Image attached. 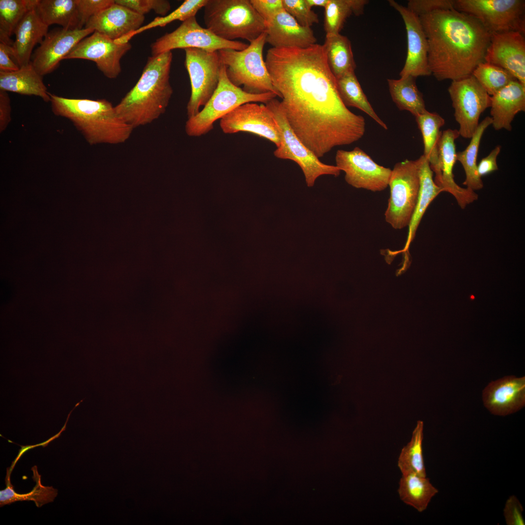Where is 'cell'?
Returning <instances> with one entry per match:
<instances>
[{"mask_svg": "<svg viewBox=\"0 0 525 525\" xmlns=\"http://www.w3.org/2000/svg\"><path fill=\"white\" fill-rule=\"evenodd\" d=\"M265 63L289 126L316 157L363 137L365 119L341 101L323 45L272 47Z\"/></svg>", "mask_w": 525, "mask_h": 525, "instance_id": "6da1fadb", "label": "cell"}, {"mask_svg": "<svg viewBox=\"0 0 525 525\" xmlns=\"http://www.w3.org/2000/svg\"><path fill=\"white\" fill-rule=\"evenodd\" d=\"M419 18L428 43L429 68L438 80L464 78L485 62L491 34L475 17L453 9Z\"/></svg>", "mask_w": 525, "mask_h": 525, "instance_id": "7a4b0ae2", "label": "cell"}, {"mask_svg": "<svg viewBox=\"0 0 525 525\" xmlns=\"http://www.w3.org/2000/svg\"><path fill=\"white\" fill-rule=\"evenodd\" d=\"M171 51L149 57L134 87L115 106L134 129L151 123L164 114L173 93L170 82Z\"/></svg>", "mask_w": 525, "mask_h": 525, "instance_id": "3957f363", "label": "cell"}, {"mask_svg": "<svg viewBox=\"0 0 525 525\" xmlns=\"http://www.w3.org/2000/svg\"><path fill=\"white\" fill-rule=\"evenodd\" d=\"M52 112L71 122L90 145L117 144L128 140L134 128L105 99H71L50 93Z\"/></svg>", "mask_w": 525, "mask_h": 525, "instance_id": "277c9868", "label": "cell"}, {"mask_svg": "<svg viewBox=\"0 0 525 525\" xmlns=\"http://www.w3.org/2000/svg\"><path fill=\"white\" fill-rule=\"evenodd\" d=\"M204 8L206 28L224 40L250 42L266 31L265 21L250 0H208Z\"/></svg>", "mask_w": 525, "mask_h": 525, "instance_id": "5b68a950", "label": "cell"}, {"mask_svg": "<svg viewBox=\"0 0 525 525\" xmlns=\"http://www.w3.org/2000/svg\"><path fill=\"white\" fill-rule=\"evenodd\" d=\"M266 37L264 32L243 50L227 49L218 52L227 76L234 85L243 86V90L249 93L274 92L279 96L263 58Z\"/></svg>", "mask_w": 525, "mask_h": 525, "instance_id": "8992f818", "label": "cell"}, {"mask_svg": "<svg viewBox=\"0 0 525 525\" xmlns=\"http://www.w3.org/2000/svg\"><path fill=\"white\" fill-rule=\"evenodd\" d=\"M277 96L274 92L260 94L246 92L229 80L226 67L222 64L217 88L203 109L188 119L185 126V132L189 136L200 137L211 131L217 120L221 119L238 106L251 102L265 104Z\"/></svg>", "mask_w": 525, "mask_h": 525, "instance_id": "52a82bcc", "label": "cell"}, {"mask_svg": "<svg viewBox=\"0 0 525 525\" xmlns=\"http://www.w3.org/2000/svg\"><path fill=\"white\" fill-rule=\"evenodd\" d=\"M265 105L272 112L280 134V143L274 151L275 157L297 163L302 171L309 187H313L321 175L337 176L340 175L341 171L336 166L321 162L300 140L289 126L280 101L274 98Z\"/></svg>", "mask_w": 525, "mask_h": 525, "instance_id": "ba28073f", "label": "cell"}, {"mask_svg": "<svg viewBox=\"0 0 525 525\" xmlns=\"http://www.w3.org/2000/svg\"><path fill=\"white\" fill-rule=\"evenodd\" d=\"M390 196L385 213V221L393 228L409 225L418 197L420 178L417 159L397 162L388 182Z\"/></svg>", "mask_w": 525, "mask_h": 525, "instance_id": "9c48e42d", "label": "cell"}, {"mask_svg": "<svg viewBox=\"0 0 525 525\" xmlns=\"http://www.w3.org/2000/svg\"><path fill=\"white\" fill-rule=\"evenodd\" d=\"M454 9L477 18L491 34L525 33L524 0H454Z\"/></svg>", "mask_w": 525, "mask_h": 525, "instance_id": "30bf717a", "label": "cell"}, {"mask_svg": "<svg viewBox=\"0 0 525 525\" xmlns=\"http://www.w3.org/2000/svg\"><path fill=\"white\" fill-rule=\"evenodd\" d=\"M185 66L188 72L191 94L187 105L188 118L196 115L217 88L222 63L218 51L187 48Z\"/></svg>", "mask_w": 525, "mask_h": 525, "instance_id": "8fae6325", "label": "cell"}, {"mask_svg": "<svg viewBox=\"0 0 525 525\" xmlns=\"http://www.w3.org/2000/svg\"><path fill=\"white\" fill-rule=\"evenodd\" d=\"M459 135L471 139L479 124L481 114L491 105V96L472 74L452 81L448 88Z\"/></svg>", "mask_w": 525, "mask_h": 525, "instance_id": "7c38bea8", "label": "cell"}, {"mask_svg": "<svg viewBox=\"0 0 525 525\" xmlns=\"http://www.w3.org/2000/svg\"><path fill=\"white\" fill-rule=\"evenodd\" d=\"M248 45L238 41H228L216 36L201 27L195 17L182 22L175 30L166 33L151 45L152 56L177 49L198 48L215 52L222 49L243 50Z\"/></svg>", "mask_w": 525, "mask_h": 525, "instance_id": "4fadbf2b", "label": "cell"}, {"mask_svg": "<svg viewBox=\"0 0 525 525\" xmlns=\"http://www.w3.org/2000/svg\"><path fill=\"white\" fill-rule=\"evenodd\" d=\"M335 159L336 166L345 172V179L351 186L372 192L382 191L388 186L391 169L376 163L360 148L338 150Z\"/></svg>", "mask_w": 525, "mask_h": 525, "instance_id": "5bb4252c", "label": "cell"}, {"mask_svg": "<svg viewBox=\"0 0 525 525\" xmlns=\"http://www.w3.org/2000/svg\"><path fill=\"white\" fill-rule=\"evenodd\" d=\"M220 126L226 134L249 132L269 140L277 147L280 143L278 124L265 105L251 102L241 105L220 119Z\"/></svg>", "mask_w": 525, "mask_h": 525, "instance_id": "9a60e30c", "label": "cell"}, {"mask_svg": "<svg viewBox=\"0 0 525 525\" xmlns=\"http://www.w3.org/2000/svg\"><path fill=\"white\" fill-rule=\"evenodd\" d=\"M129 42L117 44L98 32L81 40L64 58L92 61L108 78H116L121 72V59L131 49Z\"/></svg>", "mask_w": 525, "mask_h": 525, "instance_id": "2e32d148", "label": "cell"}, {"mask_svg": "<svg viewBox=\"0 0 525 525\" xmlns=\"http://www.w3.org/2000/svg\"><path fill=\"white\" fill-rule=\"evenodd\" d=\"M94 32L62 27L48 32L33 54L32 65L42 76L51 73L81 40Z\"/></svg>", "mask_w": 525, "mask_h": 525, "instance_id": "e0dca14e", "label": "cell"}, {"mask_svg": "<svg viewBox=\"0 0 525 525\" xmlns=\"http://www.w3.org/2000/svg\"><path fill=\"white\" fill-rule=\"evenodd\" d=\"M388 1L401 16L406 30L407 55L400 76L417 78L431 75L428 62L427 40L419 17L395 0Z\"/></svg>", "mask_w": 525, "mask_h": 525, "instance_id": "ac0fdd59", "label": "cell"}, {"mask_svg": "<svg viewBox=\"0 0 525 525\" xmlns=\"http://www.w3.org/2000/svg\"><path fill=\"white\" fill-rule=\"evenodd\" d=\"M485 62L506 70L525 86L524 35L514 31L491 34Z\"/></svg>", "mask_w": 525, "mask_h": 525, "instance_id": "d6986e66", "label": "cell"}, {"mask_svg": "<svg viewBox=\"0 0 525 525\" xmlns=\"http://www.w3.org/2000/svg\"><path fill=\"white\" fill-rule=\"evenodd\" d=\"M485 407L493 414L506 416L525 404V377L508 376L490 382L483 391Z\"/></svg>", "mask_w": 525, "mask_h": 525, "instance_id": "ffe728a7", "label": "cell"}, {"mask_svg": "<svg viewBox=\"0 0 525 525\" xmlns=\"http://www.w3.org/2000/svg\"><path fill=\"white\" fill-rule=\"evenodd\" d=\"M459 136L456 129H448L441 132L438 141L440 177L437 184L443 192L453 195L463 209L476 200L478 195L474 191L460 187L454 179L453 169L456 161L455 140Z\"/></svg>", "mask_w": 525, "mask_h": 525, "instance_id": "44dd1931", "label": "cell"}, {"mask_svg": "<svg viewBox=\"0 0 525 525\" xmlns=\"http://www.w3.org/2000/svg\"><path fill=\"white\" fill-rule=\"evenodd\" d=\"M420 178V188L417 201L415 210L408 227L406 241L403 248L401 250L391 251L388 250L386 258H393L399 253L404 254L402 267L407 268L410 265V260L408 248L414 240L416 231L420 221L427 208L432 201L441 192L442 189L434 181V173L426 158L422 155L417 159Z\"/></svg>", "mask_w": 525, "mask_h": 525, "instance_id": "7402d4cb", "label": "cell"}, {"mask_svg": "<svg viewBox=\"0 0 525 525\" xmlns=\"http://www.w3.org/2000/svg\"><path fill=\"white\" fill-rule=\"evenodd\" d=\"M265 33L266 43L273 48H306L316 42L311 27L300 25L285 9L266 23Z\"/></svg>", "mask_w": 525, "mask_h": 525, "instance_id": "603a6c76", "label": "cell"}, {"mask_svg": "<svg viewBox=\"0 0 525 525\" xmlns=\"http://www.w3.org/2000/svg\"><path fill=\"white\" fill-rule=\"evenodd\" d=\"M144 16L115 2L91 18L84 28L115 40L140 28Z\"/></svg>", "mask_w": 525, "mask_h": 525, "instance_id": "cb8c5ba5", "label": "cell"}, {"mask_svg": "<svg viewBox=\"0 0 525 525\" xmlns=\"http://www.w3.org/2000/svg\"><path fill=\"white\" fill-rule=\"evenodd\" d=\"M490 107L494 129L510 131L516 115L525 111V86L517 80L511 81L491 96Z\"/></svg>", "mask_w": 525, "mask_h": 525, "instance_id": "d4e9b609", "label": "cell"}, {"mask_svg": "<svg viewBox=\"0 0 525 525\" xmlns=\"http://www.w3.org/2000/svg\"><path fill=\"white\" fill-rule=\"evenodd\" d=\"M48 28L35 9L29 12L20 21L15 30L16 38L12 46L13 58L19 67L31 62L34 47L42 42Z\"/></svg>", "mask_w": 525, "mask_h": 525, "instance_id": "484cf974", "label": "cell"}, {"mask_svg": "<svg viewBox=\"0 0 525 525\" xmlns=\"http://www.w3.org/2000/svg\"><path fill=\"white\" fill-rule=\"evenodd\" d=\"M0 90L24 95H34L44 102H50V92L43 82L42 76L31 62L15 71L0 70Z\"/></svg>", "mask_w": 525, "mask_h": 525, "instance_id": "4316f807", "label": "cell"}, {"mask_svg": "<svg viewBox=\"0 0 525 525\" xmlns=\"http://www.w3.org/2000/svg\"><path fill=\"white\" fill-rule=\"evenodd\" d=\"M421 132L423 145V155L427 159L430 168L435 174L434 181L437 184L440 177L438 141L444 124V119L439 114L426 110L415 117Z\"/></svg>", "mask_w": 525, "mask_h": 525, "instance_id": "83f0119b", "label": "cell"}, {"mask_svg": "<svg viewBox=\"0 0 525 525\" xmlns=\"http://www.w3.org/2000/svg\"><path fill=\"white\" fill-rule=\"evenodd\" d=\"M398 492L403 502L422 512L438 490L426 476L408 472L402 474Z\"/></svg>", "mask_w": 525, "mask_h": 525, "instance_id": "f1b7e54d", "label": "cell"}, {"mask_svg": "<svg viewBox=\"0 0 525 525\" xmlns=\"http://www.w3.org/2000/svg\"><path fill=\"white\" fill-rule=\"evenodd\" d=\"M323 45L328 66L335 78L355 71L356 63L347 36L340 33L326 34Z\"/></svg>", "mask_w": 525, "mask_h": 525, "instance_id": "f546056e", "label": "cell"}, {"mask_svg": "<svg viewBox=\"0 0 525 525\" xmlns=\"http://www.w3.org/2000/svg\"><path fill=\"white\" fill-rule=\"evenodd\" d=\"M416 78L408 75L399 79H388L389 93L400 110H406L416 117L427 110L422 94L416 83Z\"/></svg>", "mask_w": 525, "mask_h": 525, "instance_id": "4dcf8cb0", "label": "cell"}, {"mask_svg": "<svg viewBox=\"0 0 525 525\" xmlns=\"http://www.w3.org/2000/svg\"><path fill=\"white\" fill-rule=\"evenodd\" d=\"M35 10L48 26L56 24L64 29H78L76 0H38Z\"/></svg>", "mask_w": 525, "mask_h": 525, "instance_id": "1f68e13d", "label": "cell"}, {"mask_svg": "<svg viewBox=\"0 0 525 525\" xmlns=\"http://www.w3.org/2000/svg\"><path fill=\"white\" fill-rule=\"evenodd\" d=\"M491 123V117H486L479 123L466 149L462 151L456 152V161H459L462 165L466 176L463 184L466 186V188L474 192L481 190L483 187L481 177L477 173V158L483 133Z\"/></svg>", "mask_w": 525, "mask_h": 525, "instance_id": "d6a6232c", "label": "cell"}, {"mask_svg": "<svg viewBox=\"0 0 525 525\" xmlns=\"http://www.w3.org/2000/svg\"><path fill=\"white\" fill-rule=\"evenodd\" d=\"M338 94L344 105L359 109L368 114L378 124L387 129L386 124L379 118L364 93L355 71L336 78Z\"/></svg>", "mask_w": 525, "mask_h": 525, "instance_id": "836d02e7", "label": "cell"}, {"mask_svg": "<svg viewBox=\"0 0 525 525\" xmlns=\"http://www.w3.org/2000/svg\"><path fill=\"white\" fill-rule=\"evenodd\" d=\"M38 0H0V42L12 46L11 39L24 17L35 9Z\"/></svg>", "mask_w": 525, "mask_h": 525, "instance_id": "e575fe53", "label": "cell"}, {"mask_svg": "<svg viewBox=\"0 0 525 525\" xmlns=\"http://www.w3.org/2000/svg\"><path fill=\"white\" fill-rule=\"evenodd\" d=\"M367 0H329L324 7V28L326 34H337L352 15L363 14Z\"/></svg>", "mask_w": 525, "mask_h": 525, "instance_id": "d590c367", "label": "cell"}, {"mask_svg": "<svg viewBox=\"0 0 525 525\" xmlns=\"http://www.w3.org/2000/svg\"><path fill=\"white\" fill-rule=\"evenodd\" d=\"M423 432V422L419 420L410 441L402 449L398 459V466L402 474L413 472L426 476L422 450Z\"/></svg>", "mask_w": 525, "mask_h": 525, "instance_id": "8d00e7d4", "label": "cell"}, {"mask_svg": "<svg viewBox=\"0 0 525 525\" xmlns=\"http://www.w3.org/2000/svg\"><path fill=\"white\" fill-rule=\"evenodd\" d=\"M208 0H186L177 8L165 16L158 17L146 25L114 40L117 44L129 42L134 36L157 27H163L176 20L182 22L195 17L197 12L206 4Z\"/></svg>", "mask_w": 525, "mask_h": 525, "instance_id": "74e56055", "label": "cell"}, {"mask_svg": "<svg viewBox=\"0 0 525 525\" xmlns=\"http://www.w3.org/2000/svg\"><path fill=\"white\" fill-rule=\"evenodd\" d=\"M472 74L490 96L517 80L506 70L486 62L479 64Z\"/></svg>", "mask_w": 525, "mask_h": 525, "instance_id": "f35d334b", "label": "cell"}, {"mask_svg": "<svg viewBox=\"0 0 525 525\" xmlns=\"http://www.w3.org/2000/svg\"><path fill=\"white\" fill-rule=\"evenodd\" d=\"M34 476L36 478V485L30 493L20 495L13 490V487L9 485L6 489L0 491V504L11 503L16 501L34 500L37 507L53 501L57 495V490L52 487H46L41 485L40 476L34 469Z\"/></svg>", "mask_w": 525, "mask_h": 525, "instance_id": "ab89813d", "label": "cell"}, {"mask_svg": "<svg viewBox=\"0 0 525 525\" xmlns=\"http://www.w3.org/2000/svg\"><path fill=\"white\" fill-rule=\"evenodd\" d=\"M284 9L301 26L310 27L319 22L317 15L306 0H282Z\"/></svg>", "mask_w": 525, "mask_h": 525, "instance_id": "60d3db41", "label": "cell"}, {"mask_svg": "<svg viewBox=\"0 0 525 525\" xmlns=\"http://www.w3.org/2000/svg\"><path fill=\"white\" fill-rule=\"evenodd\" d=\"M115 2L143 16L153 10L165 16L171 9L169 1L166 0H116Z\"/></svg>", "mask_w": 525, "mask_h": 525, "instance_id": "b9f144b4", "label": "cell"}, {"mask_svg": "<svg viewBox=\"0 0 525 525\" xmlns=\"http://www.w3.org/2000/svg\"><path fill=\"white\" fill-rule=\"evenodd\" d=\"M79 25L83 29L89 19L115 2L113 0H76Z\"/></svg>", "mask_w": 525, "mask_h": 525, "instance_id": "7bdbcfd3", "label": "cell"}, {"mask_svg": "<svg viewBox=\"0 0 525 525\" xmlns=\"http://www.w3.org/2000/svg\"><path fill=\"white\" fill-rule=\"evenodd\" d=\"M418 17L438 10L454 9V0H410L406 7Z\"/></svg>", "mask_w": 525, "mask_h": 525, "instance_id": "ee69618b", "label": "cell"}, {"mask_svg": "<svg viewBox=\"0 0 525 525\" xmlns=\"http://www.w3.org/2000/svg\"><path fill=\"white\" fill-rule=\"evenodd\" d=\"M524 508L518 498L511 495L507 500L503 509L504 516L508 525H525Z\"/></svg>", "mask_w": 525, "mask_h": 525, "instance_id": "f6af8a7d", "label": "cell"}, {"mask_svg": "<svg viewBox=\"0 0 525 525\" xmlns=\"http://www.w3.org/2000/svg\"><path fill=\"white\" fill-rule=\"evenodd\" d=\"M266 24L284 9L282 0H250Z\"/></svg>", "mask_w": 525, "mask_h": 525, "instance_id": "bcb514c9", "label": "cell"}, {"mask_svg": "<svg viewBox=\"0 0 525 525\" xmlns=\"http://www.w3.org/2000/svg\"><path fill=\"white\" fill-rule=\"evenodd\" d=\"M501 146L495 147L486 157L482 158L477 166V173L481 177L498 169L497 158L500 153Z\"/></svg>", "mask_w": 525, "mask_h": 525, "instance_id": "7dc6e473", "label": "cell"}, {"mask_svg": "<svg viewBox=\"0 0 525 525\" xmlns=\"http://www.w3.org/2000/svg\"><path fill=\"white\" fill-rule=\"evenodd\" d=\"M19 68L13 58L12 46L0 42V70L12 71Z\"/></svg>", "mask_w": 525, "mask_h": 525, "instance_id": "c3c4849f", "label": "cell"}, {"mask_svg": "<svg viewBox=\"0 0 525 525\" xmlns=\"http://www.w3.org/2000/svg\"><path fill=\"white\" fill-rule=\"evenodd\" d=\"M11 107L7 92L0 90V131L3 132L11 121Z\"/></svg>", "mask_w": 525, "mask_h": 525, "instance_id": "681fc988", "label": "cell"}, {"mask_svg": "<svg viewBox=\"0 0 525 525\" xmlns=\"http://www.w3.org/2000/svg\"><path fill=\"white\" fill-rule=\"evenodd\" d=\"M308 6L312 8L313 6L325 7L328 4L329 0H306Z\"/></svg>", "mask_w": 525, "mask_h": 525, "instance_id": "f907efd6", "label": "cell"}]
</instances>
